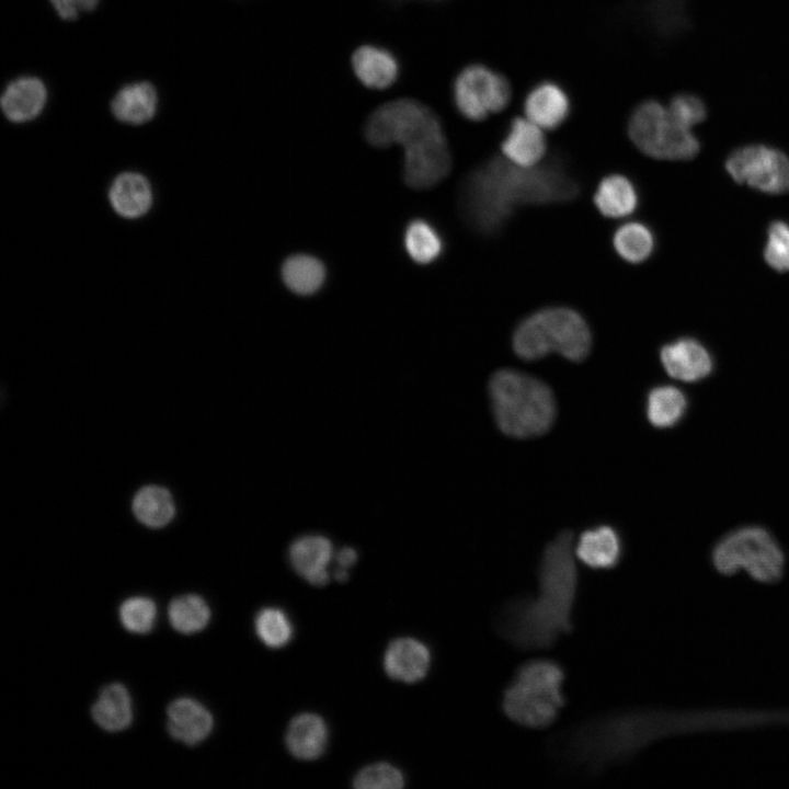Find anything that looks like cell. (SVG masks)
<instances>
[{
	"mask_svg": "<svg viewBox=\"0 0 789 789\" xmlns=\"http://www.w3.org/2000/svg\"><path fill=\"white\" fill-rule=\"evenodd\" d=\"M578 192V183L559 160L526 168L495 157L465 179L459 203L472 228L493 235L516 207L567 202Z\"/></svg>",
	"mask_w": 789,
	"mask_h": 789,
	"instance_id": "obj_2",
	"label": "cell"
},
{
	"mask_svg": "<svg viewBox=\"0 0 789 789\" xmlns=\"http://www.w3.org/2000/svg\"><path fill=\"white\" fill-rule=\"evenodd\" d=\"M571 100L567 90L557 81L541 80L525 95V116L542 129H556L570 116Z\"/></svg>",
	"mask_w": 789,
	"mask_h": 789,
	"instance_id": "obj_11",
	"label": "cell"
},
{
	"mask_svg": "<svg viewBox=\"0 0 789 789\" xmlns=\"http://www.w3.org/2000/svg\"><path fill=\"white\" fill-rule=\"evenodd\" d=\"M579 570L573 554V534L560 533L541 556L533 595L507 601L494 616V629L512 647L523 651L549 649L573 630L579 594Z\"/></svg>",
	"mask_w": 789,
	"mask_h": 789,
	"instance_id": "obj_1",
	"label": "cell"
},
{
	"mask_svg": "<svg viewBox=\"0 0 789 789\" xmlns=\"http://www.w3.org/2000/svg\"><path fill=\"white\" fill-rule=\"evenodd\" d=\"M351 64L357 79L370 89L389 88L400 71L399 61L390 50L370 44L359 46Z\"/></svg>",
	"mask_w": 789,
	"mask_h": 789,
	"instance_id": "obj_14",
	"label": "cell"
},
{
	"mask_svg": "<svg viewBox=\"0 0 789 789\" xmlns=\"http://www.w3.org/2000/svg\"><path fill=\"white\" fill-rule=\"evenodd\" d=\"M564 678V667L552 659H534L521 664L503 690V713L521 727L551 725L565 704Z\"/></svg>",
	"mask_w": 789,
	"mask_h": 789,
	"instance_id": "obj_5",
	"label": "cell"
},
{
	"mask_svg": "<svg viewBox=\"0 0 789 789\" xmlns=\"http://www.w3.org/2000/svg\"><path fill=\"white\" fill-rule=\"evenodd\" d=\"M335 579L339 581H344L347 579V572L345 569H339V571L335 572Z\"/></svg>",
	"mask_w": 789,
	"mask_h": 789,
	"instance_id": "obj_38",
	"label": "cell"
},
{
	"mask_svg": "<svg viewBox=\"0 0 789 789\" xmlns=\"http://www.w3.org/2000/svg\"><path fill=\"white\" fill-rule=\"evenodd\" d=\"M667 107L674 118L690 130L707 116V108L704 101L691 93L674 95Z\"/></svg>",
	"mask_w": 789,
	"mask_h": 789,
	"instance_id": "obj_35",
	"label": "cell"
},
{
	"mask_svg": "<svg viewBox=\"0 0 789 789\" xmlns=\"http://www.w3.org/2000/svg\"><path fill=\"white\" fill-rule=\"evenodd\" d=\"M576 558L593 570H610L622 557V541L615 528L602 525L581 534Z\"/></svg>",
	"mask_w": 789,
	"mask_h": 789,
	"instance_id": "obj_16",
	"label": "cell"
},
{
	"mask_svg": "<svg viewBox=\"0 0 789 789\" xmlns=\"http://www.w3.org/2000/svg\"><path fill=\"white\" fill-rule=\"evenodd\" d=\"M157 92L148 82H137L122 88L114 96L111 107L114 116L127 124H144L157 110Z\"/></svg>",
	"mask_w": 789,
	"mask_h": 789,
	"instance_id": "obj_21",
	"label": "cell"
},
{
	"mask_svg": "<svg viewBox=\"0 0 789 789\" xmlns=\"http://www.w3.org/2000/svg\"><path fill=\"white\" fill-rule=\"evenodd\" d=\"M404 245L410 258L420 264L435 261L443 250V242L436 229L421 219L411 221L407 227Z\"/></svg>",
	"mask_w": 789,
	"mask_h": 789,
	"instance_id": "obj_29",
	"label": "cell"
},
{
	"mask_svg": "<svg viewBox=\"0 0 789 789\" xmlns=\"http://www.w3.org/2000/svg\"><path fill=\"white\" fill-rule=\"evenodd\" d=\"M687 405V398L681 389L668 385L656 386L647 396L648 421L656 428L673 427L684 418Z\"/></svg>",
	"mask_w": 789,
	"mask_h": 789,
	"instance_id": "obj_25",
	"label": "cell"
},
{
	"mask_svg": "<svg viewBox=\"0 0 789 789\" xmlns=\"http://www.w3.org/2000/svg\"><path fill=\"white\" fill-rule=\"evenodd\" d=\"M594 203L602 215L622 218L634 211L638 194L632 182L621 174L605 176L598 184Z\"/></svg>",
	"mask_w": 789,
	"mask_h": 789,
	"instance_id": "obj_23",
	"label": "cell"
},
{
	"mask_svg": "<svg viewBox=\"0 0 789 789\" xmlns=\"http://www.w3.org/2000/svg\"><path fill=\"white\" fill-rule=\"evenodd\" d=\"M327 739L324 721L317 714L304 713L290 722L286 744L294 756L300 759H315L322 754Z\"/></svg>",
	"mask_w": 789,
	"mask_h": 789,
	"instance_id": "obj_22",
	"label": "cell"
},
{
	"mask_svg": "<svg viewBox=\"0 0 789 789\" xmlns=\"http://www.w3.org/2000/svg\"><path fill=\"white\" fill-rule=\"evenodd\" d=\"M515 354L524 361H536L557 352L572 362L587 357L592 334L585 319L567 307H549L525 318L512 339Z\"/></svg>",
	"mask_w": 789,
	"mask_h": 789,
	"instance_id": "obj_6",
	"label": "cell"
},
{
	"mask_svg": "<svg viewBox=\"0 0 789 789\" xmlns=\"http://www.w3.org/2000/svg\"><path fill=\"white\" fill-rule=\"evenodd\" d=\"M613 243L618 255L629 263L645 261L654 249L651 230L636 221L621 225L615 231Z\"/></svg>",
	"mask_w": 789,
	"mask_h": 789,
	"instance_id": "obj_28",
	"label": "cell"
},
{
	"mask_svg": "<svg viewBox=\"0 0 789 789\" xmlns=\"http://www.w3.org/2000/svg\"><path fill=\"white\" fill-rule=\"evenodd\" d=\"M108 197L114 210L125 218L144 215L152 202L148 181L138 173H123L111 185Z\"/></svg>",
	"mask_w": 789,
	"mask_h": 789,
	"instance_id": "obj_20",
	"label": "cell"
},
{
	"mask_svg": "<svg viewBox=\"0 0 789 789\" xmlns=\"http://www.w3.org/2000/svg\"><path fill=\"white\" fill-rule=\"evenodd\" d=\"M210 610L205 601L197 595L175 598L169 606V620L172 627L182 633H194L206 627Z\"/></svg>",
	"mask_w": 789,
	"mask_h": 789,
	"instance_id": "obj_30",
	"label": "cell"
},
{
	"mask_svg": "<svg viewBox=\"0 0 789 789\" xmlns=\"http://www.w3.org/2000/svg\"><path fill=\"white\" fill-rule=\"evenodd\" d=\"M489 397L498 427L507 436H539L554 422L557 409L551 389L525 373L495 371L489 382Z\"/></svg>",
	"mask_w": 789,
	"mask_h": 789,
	"instance_id": "obj_4",
	"label": "cell"
},
{
	"mask_svg": "<svg viewBox=\"0 0 789 789\" xmlns=\"http://www.w3.org/2000/svg\"><path fill=\"white\" fill-rule=\"evenodd\" d=\"M282 278L287 288L295 294L311 295L323 285L325 268L322 262L315 256L295 254L284 262Z\"/></svg>",
	"mask_w": 789,
	"mask_h": 789,
	"instance_id": "obj_26",
	"label": "cell"
},
{
	"mask_svg": "<svg viewBox=\"0 0 789 789\" xmlns=\"http://www.w3.org/2000/svg\"><path fill=\"white\" fill-rule=\"evenodd\" d=\"M136 517L149 527H162L174 515V503L170 493L160 487L142 488L133 502Z\"/></svg>",
	"mask_w": 789,
	"mask_h": 789,
	"instance_id": "obj_27",
	"label": "cell"
},
{
	"mask_svg": "<svg viewBox=\"0 0 789 789\" xmlns=\"http://www.w3.org/2000/svg\"><path fill=\"white\" fill-rule=\"evenodd\" d=\"M764 258L777 272H789V225L779 220L769 225Z\"/></svg>",
	"mask_w": 789,
	"mask_h": 789,
	"instance_id": "obj_33",
	"label": "cell"
},
{
	"mask_svg": "<svg viewBox=\"0 0 789 789\" xmlns=\"http://www.w3.org/2000/svg\"><path fill=\"white\" fill-rule=\"evenodd\" d=\"M431 653L422 642L403 638L395 640L388 647L384 665L387 674L398 681L414 683L428 672Z\"/></svg>",
	"mask_w": 789,
	"mask_h": 789,
	"instance_id": "obj_18",
	"label": "cell"
},
{
	"mask_svg": "<svg viewBox=\"0 0 789 789\" xmlns=\"http://www.w3.org/2000/svg\"><path fill=\"white\" fill-rule=\"evenodd\" d=\"M628 135L644 155L661 160H688L700 149L693 132L679 124L656 100L639 103L628 119Z\"/></svg>",
	"mask_w": 789,
	"mask_h": 789,
	"instance_id": "obj_7",
	"label": "cell"
},
{
	"mask_svg": "<svg viewBox=\"0 0 789 789\" xmlns=\"http://www.w3.org/2000/svg\"><path fill=\"white\" fill-rule=\"evenodd\" d=\"M403 784L400 770L387 763L369 765L354 778V787L358 789H399Z\"/></svg>",
	"mask_w": 789,
	"mask_h": 789,
	"instance_id": "obj_34",
	"label": "cell"
},
{
	"mask_svg": "<svg viewBox=\"0 0 789 789\" xmlns=\"http://www.w3.org/2000/svg\"><path fill=\"white\" fill-rule=\"evenodd\" d=\"M451 96L460 115L471 122H481L508 105L512 88L503 73L484 64L474 62L456 75Z\"/></svg>",
	"mask_w": 789,
	"mask_h": 789,
	"instance_id": "obj_9",
	"label": "cell"
},
{
	"mask_svg": "<svg viewBox=\"0 0 789 789\" xmlns=\"http://www.w3.org/2000/svg\"><path fill=\"white\" fill-rule=\"evenodd\" d=\"M259 638L270 648L284 647L291 638L293 628L287 616L278 608H264L255 618Z\"/></svg>",
	"mask_w": 789,
	"mask_h": 789,
	"instance_id": "obj_31",
	"label": "cell"
},
{
	"mask_svg": "<svg viewBox=\"0 0 789 789\" xmlns=\"http://www.w3.org/2000/svg\"><path fill=\"white\" fill-rule=\"evenodd\" d=\"M92 718L99 727L117 732L132 723V700L126 688L121 684L104 687L91 709Z\"/></svg>",
	"mask_w": 789,
	"mask_h": 789,
	"instance_id": "obj_24",
	"label": "cell"
},
{
	"mask_svg": "<svg viewBox=\"0 0 789 789\" xmlns=\"http://www.w3.org/2000/svg\"><path fill=\"white\" fill-rule=\"evenodd\" d=\"M58 15L64 20H73L80 12L93 10L99 0H49Z\"/></svg>",
	"mask_w": 789,
	"mask_h": 789,
	"instance_id": "obj_36",
	"label": "cell"
},
{
	"mask_svg": "<svg viewBox=\"0 0 789 789\" xmlns=\"http://www.w3.org/2000/svg\"><path fill=\"white\" fill-rule=\"evenodd\" d=\"M214 722L209 711L196 700L180 698L168 708V730L171 736L186 745H196L211 732Z\"/></svg>",
	"mask_w": 789,
	"mask_h": 789,
	"instance_id": "obj_15",
	"label": "cell"
},
{
	"mask_svg": "<svg viewBox=\"0 0 789 789\" xmlns=\"http://www.w3.org/2000/svg\"><path fill=\"white\" fill-rule=\"evenodd\" d=\"M731 178L768 194L789 192V158L765 145H750L734 150L725 161Z\"/></svg>",
	"mask_w": 789,
	"mask_h": 789,
	"instance_id": "obj_10",
	"label": "cell"
},
{
	"mask_svg": "<svg viewBox=\"0 0 789 789\" xmlns=\"http://www.w3.org/2000/svg\"><path fill=\"white\" fill-rule=\"evenodd\" d=\"M714 568L724 575L740 570L771 583L780 579L785 557L775 538L763 527L745 526L724 536L712 551Z\"/></svg>",
	"mask_w": 789,
	"mask_h": 789,
	"instance_id": "obj_8",
	"label": "cell"
},
{
	"mask_svg": "<svg viewBox=\"0 0 789 789\" xmlns=\"http://www.w3.org/2000/svg\"><path fill=\"white\" fill-rule=\"evenodd\" d=\"M332 554L331 541L321 535H307L298 538L289 548V560L293 568L316 586L328 583L327 565Z\"/></svg>",
	"mask_w": 789,
	"mask_h": 789,
	"instance_id": "obj_17",
	"label": "cell"
},
{
	"mask_svg": "<svg viewBox=\"0 0 789 789\" xmlns=\"http://www.w3.org/2000/svg\"><path fill=\"white\" fill-rule=\"evenodd\" d=\"M505 159L519 167H535L541 163L547 151L542 128L527 117L511 121L501 142Z\"/></svg>",
	"mask_w": 789,
	"mask_h": 789,
	"instance_id": "obj_13",
	"label": "cell"
},
{
	"mask_svg": "<svg viewBox=\"0 0 789 789\" xmlns=\"http://www.w3.org/2000/svg\"><path fill=\"white\" fill-rule=\"evenodd\" d=\"M391 1H392V2H403V1H407V0H391ZM431 1H439V0H431Z\"/></svg>",
	"mask_w": 789,
	"mask_h": 789,
	"instance_id": "obj_39",
	"label": "cell"
},
{
	"mask_svg": "<svg viewBox=\"0 0 789 789\" xmlns=\"http://www.w3.org/2000/svg\"><path fill=\"white\" fill-rule=\"evenodd\" d=\"M660 359L672 378L685 382L699 381L708 377L713 369V361L708 350L691 338H682L665 344L660 350Z\"/></svg>",
	"mask_w": 789,
	"mask_h": 789,
	"instance_id": "obj_12",
	"label": "cell"
},
{
	"mask_svg": "<svg viewBox=\"0 0 789 789\" xmlns=\"http://www.w3.org/2000/svg\"><path fill=\"white\" fill-rule=\"evenodd\" d=\"M356 551L352 548L346 547L339 552L336 559L341 568L345 569L352 565L356 561Z\"/></svg>",
	"mask_w": 789,
	"mask_h": 789,
	"instance_id": "obj_37",
	"label": "cell"
},
{
	"mask_svg": "<svg viewBox=\"0 0 789 789\" xmlns=\"http://www.w3.org/2000/svg\"><path fill=\"white\" fill-rule=\"evenodd\" d=\"M156 616L155 603L146 597L129 598L119 608V618L123 626L135 633L150 631L155 625Z\"/></svg>",
	"mask_w": 789,
	"mask_h": 789,
	"instance_id": "obj_32",
	"label": "cell"
},
{
	"mask_svg": "<svg viewBox=\"0 0 789 789\" xmlns=\"http://www.w3.org/2000/svg\"><path fill=\"white\" fill-rule=\"evenodd\" d=\"M46 88L34 77L12 81L1 96V108L8 119L22 123L36 117L46 102Z\"/></svg>",
	"mask_w": 789,
	"mask_h": 789,
	"instance_id": "obj_19",
	"label": "cell"
},
{
	"mask_svg": "<svg viewBox=\"0 0 789 789\" xmlns=\"http://www.w3.org/2000/svg\"><path fill=\"white\" fill-rule=\"evenodd\" d=\"M366 140L374 147L392 144L404 150L403 178L416 190L430 188L447 176L451 156L443 125L431 107L403 98L378 106L364 127Z\"/></svg>",
	"mask_w": 789,
	"mask_h": 789,
	"instance_id": "obj_3",
	"label": "cell"
}]
</instances>
